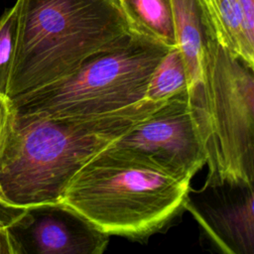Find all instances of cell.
Segmentation results:
<instances>
[{
    "label": "cell",
    "instance_id": "obj_1",
    "mask_svg": "<svg viewBox=\"0 0 254 254\" xmlns=\"http://www.w3.org/2000/svg\"><path fill=\"white\" fill-rule=\"evenodd\" d=\"M161 103L145 99L91 117L15 116L11 111L0 140V202L7 214L14 221L27 207L60 202L89 159Z\"/></svg>",
    "mask_w": 254,
    "mask_h": 254
},
{
    "label": "cell",
    "instance_id": "obj_2",
    "mask_svg": "<svg viewBox=\"0 0 254 254\" xmlns=\"http://www.w3.org/2000/svg\"><path fill=\"white\" fill-rule=\"evenodd\" d=\"M16 5L9 100L73 73L132 31L117 0H17Z\"/></svg>",
    "mask_w": 254,
    "mask_h": 254
},
{
    "label": "cell",
    "instance_id": "obj_3",
    "mask_svg": "<svg viewBox=\"0 0 254 254\" xmlns=\"http://www.w3.org/2000/svg\"><path fill=\"white\" fill-rule=\"evenodd\" d=\"M190 181L109 145L73 176L62 197L102 232L143 240L164 229L181 211Z\"/></svg>",
    "mask_w": 254,
    "mask_h": 254
},
{
    "label": "cell",
    "instance_id": "obj_4",
    "mask_svg": "<svg viewBox=\"0 0 254 254\" xmlns=\"http://www.w3.org/2000/svg\"><path fill=\"white\" fill-rule=\"evenodd\" d=\"M170 48L131 31L73 73L10 99L15 116L64 118L112 113L145 100L152 73Z\"/></svg>",
    "mask_w": 254,
    "mask_h": 254
},
{
    "label": "cell",
    "instance_id": "obj_5",
    "mask_svg": "<svg viewBox=\"0 0 254 254\" xmlns=\"http://www.w3.org/2000/svg\"><path fill=\"white\" fill-rule=\"evenodd\" d=\"M189 98L208 167L205 181L254 183V66L223 47L212 31L200 81Z\"/></svg>",
    "mask_w": 254,
    "mask_h": 254
},
{
    "label": "cell",
    "instance_id": "obj_6",
    "mask_svg": "<svg viewBox=\"0 0 254 254\" xmlns=\"http://www.w3.org/2000/svg\"><path fill=\"white\" fill-rule=\"evenodd\" d=\"M109 147L181 180L190 181L205 164L189 91L162 102Z\"/></svg>",
    "mask_w": 254,
    "mask_h": 254
},
{
    "label": "cell",
    "instance_id": "obj_7",
    "mask_svg": "<svg viewBox=\"0 0 254 254\" xmlns=\"http://www.w3.org/2000/svg\"><path fill=\"white\" fill-rule=\"evenodd\" d=\"M183 207L208 240L225 254H254V183L239 179L205 181L189 188Z\"/></svg>",
    "mask_w": 254,
    "mask_h": 254
},
{
    "label": "cell",
    "instance_id": "obj_8",
    "mask_svg": "<svg viewBox=\"0 0 254 254\" xmlns=\"http://www.w3.org/2000/svg\"><path fill=\"white\" fill-rule=\"evenodd\" d=\"M6 227L17 254H101L110 237L62 201L27 207Z\"/></svg>",
    "mask_w": 254,
    "mask_h": 254
},
{
    "label": "cell",
    "instance_id": "obj_9",
    "mask_svg": "<svg viewBox=\"0 0 254 254\" xmlns=\"http://www.w3.org/2000/svg\"><path fill=\"white\" fill-rule=\"evenodd\" d=\"M177 48L183 58L189 91L200 81L202 52L211 32L198 0H172Z\"/></svg>",
    "mask_w": 254,
    "mask_h": 254
},
{
    "label": "cell",
    "instance_id": "obj_10",
    "mask_svg": "<svg viewBox=\"0 0 254 254\" xmlns=\"http://www.w3.org/2000/svg\"><path fill=\"white\" fill-rule=\"evenodd\" d=\"M205 21L217 41L254 66V44L245 32L237 0H198Z\"/></svg>",
    "mask_w": 254,
    "mask_h": 254
},
{
    "label": "cell",
    "instance_id": "obj_11",
    "mask_svg": "<svg viewBox=\"0 0 254 254\" xmlns=\"http://www.w3.org/2000/svg\"><path fill=\"white\" fill-rule=\"evenodd\" d=\"M132 31L167 48L177 47L172 0H117Z\"/></svg>",
    "mask_w": 254,
    "mask_h": 254
},
{
    "label": "cell",
    "instance_id": "obj_12",
    "mask_svg": "<svg viewBox=\"0 0 254 254\" xmlns=\"http://www.w3.org/2000/svg\"><path fill=\"white\" fill-rule=\"evenodd\" d=\"M189 89L187 70L181 53L177 47L170 48L152 73L145 99L163 102Z\"/></svg>",
    "mask_w": 254,
    "mask_h": 254
},
{
    "label": "cell",
    "instance_id": "obj_13",
    "mask_svg": "<svg viewBox=\"0 0 254 254\" xmlns=\"http://www.w3.org/2000/svg\"><path fill=\"white\" fill-rule=\"evenodd\" d=\"M17 31L18 18L15 3L0 16V95L6 97L16 49Z\"/></svg>",
    "mask_w": 254,
    "mask_h": 254
},
{
    "label": "cell",
    "instance_id": "obj_14",
    "mask_svg": "<svg viewBox=\"0 0 254 254\" xmlns=\"http://www.w3.org/2000/svg\"><path fill=\"white\" fill-rule=\"evenodd\" d=\"M241 11L246 36L254 44V0H237Z\"/></svg>",
    "mask_w": 254,
    "mask_h": 254
},
{
    "label": "cell",
    "instance_id": "obj_15",
    "mask_svg": "<svg viewBox=\"0 0 254 254\" xmlns=\"http://www.w3.org/2000/svg\"><path fill=\"white\" fill-rule=\"evenodd\" d=\"M10 115H11L10 101L6 96L0 95V140L2 138L3 132L5 130V127L7 125ZM0 219L3 221V223L6 226L12 222L11 217L7 214V212L5 211V209L2 206L1 202H0Z\"/></svg>",
    "mask_w": 254,
    "mask_h": 254
},
{
    "label": "cell",
    "instance_id": "obj_16",
    "mask_svg": "<svg viewBox=\"0 0 254 254\" xmlns=\"http://www.w3.org/2000/svg\"><path fill=\"white\" fill-rule=\"evenodd\" d=\"M0 254H17L15 243L5 225H0Z\"/></svg>",
    "mask_w": 254,
    "mask_h": 254
},
{
    "label": "cell",
    "instance_id": "obj_17",
    "mask_svg": "<svg viewBox=\"0 0 254 254\" xmlns=\"http://www.w3.org/2000/svg\"><path fill=\"white\" fill-rule=\"evenodd\" d=\"M0 225H5V224H4V223H3V221H2V220H1V219H0ZM5 226H6V225H5Z\"/></svg>",
    "mask_w": 254,
    "mask_h": 254
}]
</instances>
